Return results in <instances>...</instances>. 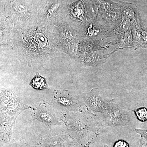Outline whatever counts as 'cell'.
I'll list each match as a JSON object with an SVG mask.
<instances>
[{
  "label": "cell",
  "instance_id": "cell-10",
  "mask_svg": "<svg viewBox=\"0 0 147 147\" xmlns=\"http://www.w3.org/2000/svg\"><path fill=\"white\" fill-rule=\"evenodd\" d=\"M53 100L57 108L66 113L85 111L80 101L74 97L67 90H55Z\"/></svg>",
  "mask_w": 147,
  "mask_h": 147
},
{
  "label": "cell",
  "instance_id": "cell-15",
  "mask_svg": "<svg viewBox=\"0 0 147 147\" xmlns=\"http://www.w3.org/2000/svg\"><path fill=\"white\" fill-rule=\"evenodd\" d=\"M122 18L139 22L142 21L137 7L132 3L120 2L119 3Z\"/></svg>",
  "mask_w": 147,
  "mask_h": 147
},
{
  "label": "cell",
  "instance_id": "cell-14",
  "mask_svg": "<svg viewBox=\"0 0 147 147\" xmlns=\"http://www.w3.org/2000/svg\"><path fill=\"white\" fill-rule=\"evenodd\" d=\"M69 16L74 20L85 23L88 22L86 6L82 0H78L71 5L68 4Z\"/></svg>",
  "mask_w": 147,
  "mask_h": 147
},
{
  "label": "cell",
  "instance_id": "cell-21",
  "mask_svg": "<svg viewBox=\"0 0 147 147\" xmlns=\"http://www.w3.org/2000/svg\"><path fill=\"white\" fill-rule=\"evenodd\" d=\"M135 131L137 134L141 135V137L145 139L147 142V129H141L135 128Z\"/></svg>",
  "mask_w": 147,
  "mask_h": 147
},
{
  "label": "cell",
  "instance_id": "cell-5",
  "mask_svg": "<svg viewBox=\"0 0 147 147\" xmlns=\"http://www.w3.org/2000/svg\"><path fill=\"white\" fill-rule=\"evenodd\" d=\"M36 4L39 24L54 27L67 23L69 15L66 0H36Z\"/></svg>",
  "mask_w": 147,
  "mask_h": 147
},
{
  "label": "cell",
  "instance_id": "cell-7",
  "mask_svg": "<svg viewBox=\"0 0 147 147\" xmlns=\"http://www.w3.org/2000/svg\"><path fill=\"white\" fill-rule=\"evenodd\" d=\"M77 143L69 135L65 127H55L27 145L28 147H73Z\"/></svg>",
  "mask_w": 147,
  "mask_h": 147
},
{
  "label": "cell",
  "instance_id": "cell-13",
  "mask_svg": "<svg viewBox=\"0 0 147 147\" xmlns=\"http://www.w3.org/2000/svg\"><path fill=\"white\" fill-rule=\"evenodd\" d=\"M0 19L1 45H11L13 37L14 24L9 17L2 13H1Z\"/></svg>",
  "mask_w": 147,
  "mask_h": 147
},
{
  "label": "cell",
  "instance_id": "cell-9",
  "mask_svg": "<svg viewBox=\"0 0 147 147\" xmlns=\"http://www.w3.org/2000/svg\"><path fill=\"white\" fill-rule=\"evenodd\" d=\"M33 117L47 127L59 125L63 124V119L57 115L55 109L46 101L42 100L32 113Z\"/></svg>",
  "mask_w": 147,
  "mask_h": 147
},
{
  "label": "cell",
  "instance_id": "cell-16",
  "mask_svg": "<svg viewBox=\"0 0 147 147\" xmlns=\"http://www.w3.org/2000/svg\"><path fill=\"white\" fill-rule=\"evenodd\" d=\"M30 84L32 88L35 90H41L48 88V85L45 79L38 74L35 75Z\"/></svg>",
  "mask_w": 147,
  "mask_h": 147
},
{
  "label": "cell",
  "instance_id": "cell-8",
  "mask_svg": "<svg viewBox=\"0 0 147 147\" xmlns=\"http://www.w3.org/2000/svg\"><path fill=\"white\" fill-rule=\"evenodd\" d=\"M103 122L105 127L114 128L116 126H126L131 124V112L121 108L114 99L107 102L104 113Z\"/></svg>",
  "mask_w": 147,
  "mask_h": 147
},
{
  "label": "cell",
  "instance_id": "cell-12",
  "mask_svg": "<svg viewBox=\"0 0 147 147\" xmlns=\"http://www.w3.org/2000/svg\"><path fill=\"white\" fill-rule=\"evenodd\" d=\"M117 51V50L116 49L112 53L103 55H99L94 52H86L80 54L77 59L85 66L96 67L106 62L110 56Z\"/></svg>",
  "mask_w": 147,
  "mask_h": 147
},
{
  "label": "cell",
  "instance_id": "cell-17",
  "mask_svg": "<svg viewBox=\"0 0 147 147\" xmlns=\"http://www.w3.org/2000/svg\"><path fill=\"white\" fill-rule=\"evenodd\" d=\"M134 115L138 120L142 122L147 121V108L140 107L136 110H133Z\"/></svg>",
  "mask_w": 147,
  "mask_h": 147
},
{
  "label": "cell",
  "instance_id": "cell-11",
  "mask_svg": "<svg viewBox=\"0 0 147 147\" xmlns=\"http://www.w3.org/2000/svg\"><path fill=\"white\" fill-rule=\"evenodd\" d=\"M82 96L90 111L95 113H104L107 103L101 97L99 89L93 88L90 92L82 94Z\"/></svg>",
  "mask_w": 147,
  "mask_h": 147
},
{
  "label": "cell",
  "instance_id": "cell-4",
  "mask_svg": "<svg viewBox=\"0 0 147 147\" xmlns=\"http://www.w3.org/2000/svg\"><path fill=\"white\" fill-rule=\"evenodd\" d=\"M0 12L11 19L14 29L37 23L36 0H0Z\"/></svg>",
  "mask_w": 147,
  "mask_h": 147
},
{
  "label": "cell",
  "instance_id": "cell-6",
  "mask_svg": "<svg viewBox=\"0 0 147 147\" xmlns=\"http://www.w3.org/2000/svg\"><path fill=\"white\" fill-rule=\"evenodd\" d=\"M53 30L55 41L61 52L76 59L79 45L76 30L65 23L53 27Z\"/></svg>",
  "mask_w": 147,
  "mask_h": 147
},
{
  "label": "cell",
  "instance_id": "cell-2",
  "mask_svg": "<svg viewBox=\"0 0 147 147\" xmlns=\"http://www.w3.org/2000/svg\"><path fill=\"white\" fill-rule=\"evenodd\" d=\"M88 110L66 113L63 115L64 127L69 135L83 147H90L105 127L103 120Z\"/></svg>",
  "mask_w": 147,
  "mask_h": 147
},
{
  "label": "cell",
  "instance_id": "cell-23",
  "mask_svg": "<svg viewBox=\"0 0 147 147\" xmlns=\"http://www.w3.org/2000/svg\"><path fill=\"white\" fill-rule=\"evenodd\" d=\"M103 147H108V146H107V145H104V146Z\"/></svg>",
  "mask_w": 147,
  "mask_h": 147
},
{
  "label": "cell",
  "instance_id": "cell-1",
  "mask_svg": "<svg viewBox=\"0 0 147 147\" xmlns=\"http://www.w3.org/2000/svg\"><path fill=\"white\" fill-rule=\"evenodd\" d=\"M53 28L38 22L31 26L13 28L11 45L21 63L30 67L42 65L62 53L55 41Z\"/></svg>",
  "mask_w": 147,
  "mask_h": 147
},
{
  "label": "cell",
  "instance_id": "cell-18",
  "mask_svg": "<svg viewBox=\"0 0 147 147\" xmlns=\"http://www.w3.org/2000/svg\"><path fill=\"white\" fill-rule=\"evenodd\" d=\"M1 147H28L24 142L16 140L7 144H1Z\"/></svg>",
  "mask_w": 147,
  "mask_h": 147
},
{
  "label": "cell",
  "instance_id": "cell-19",
  "mask_svg": "<svg viewBox=\"0 0 147 147\" xmlns=\"http://www.w3.org/2000/svg\"><path fill=\"white\" fill-rule=\"evenodd\" d=\"M142 47H147V29L144 26L142 28Z\"/></svg>",
  "mask_w": 147,
  "mask_h": 147
},
{
  "label": "cell",
  "instance_id": "cell-3",
  "mask_svg": "<svg viewBox=\"0 0 147 147\" xmlns=\"http://www.w3.org/2000/svg\"><path fill=\"white\" fill-rule=\"evenodd\" d=\"M35 110L20 100L15 93L2 88L1 90V144L11 142L12 129L18 116L25 110Z\"/></svg>",
  "mask_w": 147,
  "mask_h": 147
},
{
  "label": "cell",
  "instance_id": "cell-20",
  "mask_svg": "<svg viewBox=\"0 0 147 147\" xmlns=\"http://www.w3.org/2000/svg\"><path fill=\"white\" fill-rule=\"evenodd\" d=\"M113 147H129V145L125 140H119L115 142Z\"/></svg>",
  "mask_w": 147,
  "mask_h": 147
},
{
  "label": "cell",
  "instance_id": "cell-22",
  "mask_svg": "<svg viewBox=\"0 0 147 147\" xmlns=\"http://www.w3.org/2000/svg\"><path fill=\"white\" fill-rule=\"evenodd\" d=\"M139 147H147V142L143 137H142L140 139Z\"/></svg>",
  "mask_w": 147,
  "mask_h": 147
}]
</instances>
